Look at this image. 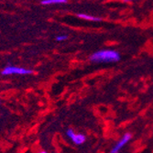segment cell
I'll return each instance as SVG.
<instances>
[{
    "mask_svg": "<svg viewBox=\"0 0 153 153\" xmlns=\"http://www.w3.org/2000/svg\"><path fill=\"white\" fill-rule=\"evenodd\" d=\"M90 60L94 62H117L120 60V54L114 50H102L93 53Z\"/></svg>",
    "mask_w": 153,
    "mask_h": 153,
    "instance_id": "1",
    "label": "cell"
},
{
    "mask_svg": "<svg viewBox=\"0 0 153 153\" xmlns=\"http://www.w3.org/2000/svg\"><path fill=\"white\" fill-rule=\"evenodd\" d=\"M3 75H10V74H20V75H27V74H33L32 70H29L23 67H19V66H12V65H7L6 66L3 71L1 72Z\"/></svg>",
    "mask_w": 153,
    "mask_h": 153,
    "instance_id": "2",
    "label": "cell"
},
{
    "mask_svg": "<svg viewBox=\"0 0 153 153\" xmlns=\"http://www.w3.org/2000/svg\"><path fill=\"white\" fill-rule=\"evenodd\" d=\"M66 135L69 138H71L72 141L76 145H82L86 140V137L85 135L81 133H75L74 130L72 128H69L66 130Z\"/></svg>",
    "mask_w": 153,
    "mask_h": 153,
    "instance_id": "3",
    "label": "cell"
},
{
    "mask_svg": "<svg viewBox=\"0 0 153 153\" xmlns=\"http://www.w3.org/2000/svg\"><path fill=\"white\" fill-rule=\"evenodd\" d=\"M131 137H132V136H131L130 133L125 134V135L122 137L121 140H120L119 141H117V143L116 146L113 148V149L111 150V152H112V153H117V152H118L125 145H126V144L131 140Z\"/></svg>",
    "mask_w": 153,
    "mask_h": 153,
    "instance_id": "4",
    "label": "cell"
},
{
    "mask_svg": "<svg viewBox=\"0 0 153 153\" xmlns=\"http://www.w3.org/2000/svg\"><path fill=\"white\" fill-rule=\"evenodd\" d=\"M77 17L82 19L88 20V21H101L102 20L100 18H96V17L90 16V15H87V14H82H82H78Z\"/></svg>",
    "mask_w": 153,
    "mask_h": 153,
    "instance_id": "5",
    "label": "cell"
},
{
    "mask_svg": "<svg viewBox=\"0 0 153 153\" xmlns=\"http://www.w3.org/2000/svg\"><path fill=\"white\" fill-rule=\"evenodd\" d=\"M67 0H42V5H59V4H66Z\"/></svg>",
    "mask_w": 153,
    "mask_h": 153,
    "instance_id": "6",
    "label": "cell"
},
{
    "mask_svg": "<svg viewBox=\"0 0 153 153\" xmlns=\"http://www.w3.org/2000/svg\"><path fill=\"white\" fill-rule=\"evenodd\" d=\"M68 39V36L67 35H60V36H57L56 37V40L57 41H64Z\"/></svg>",
    "mask_w": 153,
    "mask_h": 153,
    "instance_id": "7",
    "label": "cell"
},
{
    "mask_svg": "<svg viewBox=\"0 0 153 153\" xmlns=\"http://www.w3.org/2000/svg\"><path fill=\"white\" fill-rule=\"evenodd\" d=\"M127 1H131V0H127Z\"/></svg>",
    "mask_w": 153,
    "mask_h": 153,
    "instance_id": "8",
    "label": "cell"
},
{
    "mask_svg": "<svg viewBox=\"0 0 153 153\" xmlns=\"http://www.w3.org/2000/svg\"><path fill=\"white\" fill-rule=\"evenodd\" d=\"M0 105H1V101H0Z\"/></svg>",
    "mask_w": 153,
    "mask_h": 153,
    "instance_id": "9",
    "label": "cell"
}]
</instances>
